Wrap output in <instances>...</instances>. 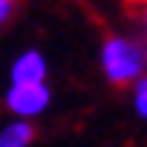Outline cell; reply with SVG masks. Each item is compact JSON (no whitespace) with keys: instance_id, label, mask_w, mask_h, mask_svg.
Segmentation results:
<instances>
[{"instance_id":"cell-1","label":"cell","mask_w":147,"mask_h":147,"mask_svg":"<svg viewBox=\"0 0 147 147\" xmlns=\"http://www.w3.org/2000/svg\"><path fill=\"white\" fill-rule=\"evenodd\" d=\"M99 68L113 85H136L147 76V51L130 37H108L99 48Z\"/></svg>"},{"instance_id":"cell-2","label":"cell","mask_w":147,"mask_h":147,"mask_svg":"<svg viewBox=\"0 0 147 147\" xmlns=\"http://www.w3.org/2000/svg\"><path fill=\"white\" fill-rule=\"evenodd\" d=\"M51 105V91L48 85H9L6 91V108L14 113V119H34L45 113Z\"/></svg>"},{"instance_id":"cell-3","label":"cell","mask_w":147,"mask_h":147,"mask_svg":"<svg viewBox=\"0 0 147 147\" xmlns=\"http://www.w3.org/2000/svg\"><path fill=\"white\" fill-rule=\"evenodd\" d=\"M45 76H48V62H45L42 51H37V48L17 54L9 68L11 85H45Z\"/></svg>"},{"instance_id":"cell-4","label":"cell","mask_w":147,"mask_h":147,"mask_svg":"<svg viewBox=\"0 0 147 147\" xmlns=\"http://www.w3.org/2000/svg\"><path fill=\"white\" fill-rule=\"evenodd\" d=\"M34 139V127L26 119H14L0 130V147H28Z\"/></svg>"},{"instance_id":"cell-5","label":"cell","mask_w":147,"mask_h":147,"mask_svg":"<svg viewBox=\"0 0 147 147\" xmlns=\"http://www.w3.org/2000/svg\"><path fill=\"white\" fill-rule=\"evenodd\" d=\"M133 110L147 119V76H142L136 85H133Z\"/></svg>"},{"instance_id":"cell-6","label":"cell","mask_w":147,"mask_h":147,"mask_svg":"<svg viewBox=\"0 0 147 147\" xmlns=\"http://www.w3.org/2000/svg\"><path fill=\"white\" fill-rule=\"evenodd\" d=\"M17 0H0V23H9V17L14 14Z\"/></svg>"},{"instance_id":"cell-7","label":"cell","mask_w":147,"mask_h":147,"mask_svg":"<svg viewBox=\"0 0 147 147\" xmlns=\"http://www.w3.org/2000/svg\"><path fill=\"white\" fill-rule=\"evenodd\" d=\"M144 23H147V6H144Z\"/></svg>"}]
</instances>
